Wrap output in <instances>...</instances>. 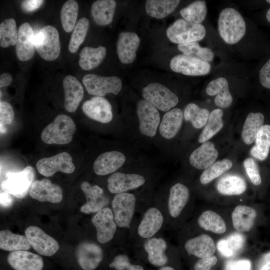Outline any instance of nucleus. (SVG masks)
Returning a JSON list of instances; mask_svg holds the SVG:
<instances>
[{
    "label": "nucleus",
    "mask_w": 270,
    "mask_h": 270,
    "mask_svg": "<svg viewBox=\"0 0 270 270\" xmlns=\"http://www.w3.org/2000/svg\"><path fill=\"white\" fill-rule=\"evenodd\" d=\"M217 24L218 39L226 54L228 51L245 60L252 58L253 26L238 8L233 4L224 6L219 13Z\"/></svg>",
    "instance_id": "f257e3e1"
},
{
    "label": "nucleus",
    "mask_w": 270,
    "mask_h": 270,
    "mask_svg": "<svg viewBox=\"0 0 270 270\" xmlns=\"http://www.w3.org/2000/svg\"><path fill=\"white\" fill-rule=\"evenodd\" d=\"M211 74L206 92L208 96H215L214 103L221 109L230 108L234 102L232 86L248 83L250 78L245 66L233 60H228L227 58L222 59L218 65L214 66Z\"/></svg>",
    "instance_id": "f03ea898"
},
{
    "label": "nucleus",
    "mask_w": 270,
    "mask_h": 270,
    "mask_svg": "<svg viewBox=\"0 0 270 270\" xmlns=\"http://www.w3.org/2000/svg\"><path fill=\"white\" fill-rule=\"evenodd\" d=\"M168 224V218L163 200L146 204L137 220L129 238L134 246L161 235Z\"/></svg>",
    "instance_id": "7ed1b4c3"
},
{
    "label": "nucleus",
    "mask_w": 270,
    "mask_h": 270,
    "mask_svg": "<svg viewBox=\"0 0 270 270\" xmlns=\"http://www.w3.org/2000/svg\"><path fill=\"white\" fill-rule=\"evenodd\" d=\"M140 204L136 194L130 192L116 194L111 200L110 208L116 222L126 238L136 222L137 214H141L146 204Z\"/></svg>",
    "instance_id": "20e7f679"
},
{
    "label": "nucleus",
    "mask_w": 270,
    "mask_h": 270,
    "mask_svg": "<svg viewBox=\"0 0 270 270\" xmlns=\"http://www.w3.org/2000/svg\"><path fill=\"white\" fill-rule=\"evenodd\" d=\"M211 32L204 24H194L180 18L168 28L166 36L172 43L179 45L198 42L208 38Z\"/></svg>",
    "instance_id": "39448f33"
},
{
    "label": "nucleus",
    "mask_w": 270,
    "mask_h": 270,
    "mask_svg": "<svg viewBox=\"0 0 270 270\" xmlns=\"http://www.w3.org/2000/svg\"><path fill=\"white\" fill-rule=\"evenodd\" d=\"M76 130V124L70 117L60 114L42 130L41 138L48 144H66L72 142Z\"/></svg>",
    "instance_id": "423d86ee"
},
{
    "label": "nucleus",
    "mask_w": 270,
    "mask_h": 270,
    "mask_svg": "<svg viewBox=\"0 0 270 270\" xmlns=\"http://www.w3.org/2000/svg\"><path fill=\"white\" fill-rule=\"evenodd\" d=\"M92 224L96 229L98 243L100 244H110L118 236L126 240L118 228L110 206L94 214L92 218Z\"/></svg>",
    "instance_id": "0eeeda50"
},
{
    "label": "nucleus",
    "mask_w": 270,
    "mask_h": 270,
    "mask_svg": "<svg viewBox=\"0 0 270 270\" xmlns=\"http://www.w3.org/2000/svg\"><path fill=\"white\" fill-rule=\"evenodd\" d=\"M34 178V170L30 166L20 172H8L6 179L1 182V188L4 192L22 199L30 190Z\"/></svg>",
    "instance_id": "6e6552de"
},
{
    "label": "nucleus",
    "mask_w": 270,
    "mask_h": 270,
    "mask_svg": "<svg viewBox=\"0 0 270 270\" xmlns=\"http://www.w3.org/2000/svg\"><path fill=\"white\" fill-rule=\"evenodd\" d=\"M35 48L40 57L46 61L56 60L60 53V36L56 28L48 26L35 36Z\"/></svg>",
    "instance_id": "1a4fd4ad"
},
{
    "label": "nucleus",
    "mask_w": 270,
    "mask_h": 270,
    "mask_svg": "<svg viewBox=\"0 0 270 270\" xmlns=\"http://www.w3.org/2000/svg\"><path fill=\"white\" fill-rule=\"evenodd\" d=\"M214 66L210 63L183 54L174 56L170 62L171 70L189 76H204L212 74Z\"/></svg>",
    "instance_id": "9d476101"
},
{
    "label": "nucleus",
    "mask_w": 270,
    "mask_h": 270,
    "mask_svg": "<svg viewBox=\"0 0 270 270\" xmlns=\"http://www.w3.org/2000/svg\"><path fill=\"white\" fill-rule=\"evenodd\" d=\"M142 95L146 101L158 110L168 112L179 102L178 96L166 86L152 82L142 89Z\"/></svg>",
    "instance_id": "9b49d317"
},
{
    "label": "nucleus",
    "mask_w": 270,
    "mask_h": 270,
    "mask_svg": "<svg viewBox=\"0 0 270 270\" xmlns=\"http://www.w3.org/2000/svg\"><path fill=\"white\" fill-rule=\"evenodd\" d=\"M190 198V190L184 184L178 182L171 186L167 199L164 201L168 224L180 218L187 207Z\"/></svg>",
    "instance_id": "f8f14e48"
},
{
    "label": "nucleus",
    "mask_w": 270,
    "mask_h": 270,
    "mask_svg": "<svg viewBox=\"0 0 270 270\" xmlns=\"http://www.w3.org/2000/svg\"><path fill=\"white\" fill-rule=\"evenodd\" d=\"M134 248L143 252L149 263L154 266L162 268L168 263V253L170 247L168 240L161 235L134 246Z\"/></svg>",
    "instance_id": "ddd939ff"
},
{
    "label": "nucleus",
    "mask_w": 270,
    "mask_h": 270,
    "mask_svg": "<svg viewBox=\"0 0 270 270\" xmlns=\"http://www.w3.org/2000/svg\"><path fill=\"white\" fill-rule=\"evenodd\" d=\"M82 82L88 93L96 96L103 97L108 94L117 95L122 88V80L116 76L89 74L84 76Z\"/></svg>",
    "instance_id": "4468645a"
},
{
    "label": "nucleus",
    "mask_w": 270,
    "mask_h": 270,
    "mask_svg": "<svg viewBox=\"0 0 270 270\" xmlns=\"http://www.w3.org/2000/svg\"><path fill=\"white\" fill-rule=\"evenodd\" d=\"M25 234L31 247L40 255L52 256L60 249L58 242L39 227H28Z\"/></svg>",
    "instance_id": "2eb2a0df"
},
{
    "label": "nucleus",
    "mask_w": 270,
    "mask_h": 270,
    "mask_svg": "<svg viewBox=\"0 0 270 270\" xmlns=\"http://www.w3.org/2000/svg\"><path fill=\"white\" fill-rule=\"evenodd\" d=\"M146 183V178L142 174L116 172L108 178V188L110 193L116 195L137 190Z\"/></svg>",
    "instance_id": "dca6fc26"
},
{
    "label": "nucleus",
    "mask_w": 270,
    "mask_h": 270,
    "mask_svg": "<svg viewBox=\"0 0 270 270\" xmlns=\"http://www.w3.org/2000/svg\"><path fill=\"white\" fill-rule=\"evenodd\" d=\"M36 168L38 172L46 177H50L58 172L70 174L75 170L72 158L66 152L40 160Z\"/></svg>",
    "instance_id": "f3484780"
},
{
    "label": "nucleus",
    "mask_w": 270,
    "mask_h": 270,
    "mask_svg": "<svg viewBox=\"0 0 270 270\" xmlns=\"http://www.w3.org/2000/svg\"><path fill=\"white\" fill-rule=\"evenodd\" d=\"M136 112L140 132L145 136L154 137L160 121L158 110L148 102L142 100L138 102Z\"/></svg>",
    "instance_id": "a211bd4d"
},
{
    "label": "nucleus",
    "mask_w": 270,
    "mask_h": 270,
    "mask_svg": "<svg viewBox=\"0 0 270 270\" xmlns=\"http://www.w3.org/2000/svg\"><path fill=\"white\" fill-rule=\"evenodd\" d=\"M104 250L98 243L86 241L79 244L76 252L78 263L83 270H96L102 262Z\"/></svg>",
    "instance_id": "6ab92c4d"
},
{
    "label": "nucleus",
    "mask_w": 270,
    "mask_h": 270,
    "mask_svg": "<svg viewBox=\"0 0 270 270\" xmlns=\"http://www.w3.org/2000/svg\"><path fill=\"white\" fill-rule=\"evenodd\" d=\"M81 189L86 198V202L80 208V212L86 214H96L110 204V198L104 190L98 185L92 186L88 182L81 184Z\"/></svg>",
    "instance_id": "aec40b11"
},
{
    "label": "nucleus",
    "mask_w": 270,
    "mask_h": 270,
    "mask_svg": "<svg viewBox=\"0 0 270 270\" xmlns=\"http://www.w3.org/2000/svg\"><path fill=\"white\" fill-rule=\"evenodd\" d=\"M30 194L33 199L42 202L58 204L63 198L61 188L52 184L47 178L34 181L30 188Z\"/></svg>",
    "instance_id": "412c9836"
},
{
    "label": "nucleus",
    "mask_w": 270,
    "mask_h": 270,
    "mask_svg": "<svg viewBox=\"0 0 270 270\" xmlns=\"http://www.w3.org/2000/svg\"><path fill=\"white\" fill-rule=\"evenodd\" d=\"M82 109L89 118L102 124L110 123L113 119L112 106L103 97L94 96L86 101Z\"/></svg>",
    "instance_id": "4be33fe9"
},
{
    "label": "nucleus",
    "mask_w": 270,
    "mask_h": 270,
    "mask_svg": "<svg viewBox=\"0 0 270 270\" xmlns=\"http://www.w3.org/2000/svg\"><path fill=\"white\" fill-rule=\"evenodd\" d=\"M140 39L136 34L122 32L117 42V54L120 60L124 64L132 63L136 57Z\"/></svg>",
    "instance_id": "5701e85b"
},
{
    "label": "nucleus",
    "mask_w": 270,
    "mask_h": 270,
    "mask_svg": "<svg viewBox=\"0 0 270 270\" xmlns=\"http://www.w3.org/2000/svg\"><path fill=\"white\" fill-rule=\"evenodd\" d=\"M126 160L124 154L118 151H111L100 155L94 164V173L98 176L113 174L120 169Z\"/></svg>",
    "instance_id": "b1692460"
},
{
    "label": "nucleus",
    "mask_w": 270,
    "mask_h": 270,
    "mask_svg": "<svg viewBox=\"0 0 270 270\" xmlns=\"http://www.w3.org/2000/svg\"><path fill=\"white\" fill-rule=\"evenodd\" d=\"M184 248L189 255L200 259L212 256L216 251L214 240L206 234L187 239L184 244Z\"/></svg>",
    "instance_id": "393cba45"
},
{
    "label": "nucleus",
    "mask_w": 270,
    "mask_h": 270,
    "mask_svg": "<svg viewBox=\"0 0 270 270\" xmlns=\"http://www.w3.org/2000/svg\"><path fill=\"white\" fill-rule=\"evenodd\" d=\"M7 260L14 270H42L44 266L40 256L27 250L11 252Z\"/></svg>",
    "instance_id": "a878e982"
},
{
    "label": "nucleus",
    "mask_w": 270,
    "mask_h": 270,
    "mask_svg": "<svg viewBox=\"0 0 270 270\" xmlns=\"http://www.w3.org/2000/svg\"><path fill=\"white\" fill-rule=\"evenodd\" d=\"M34 41L35 36L31 26L27 22L22 24L18 30L16 47L19 60L26 62L32 59L36 48Z\"/></svg>",
    "instance_id": "bb28decb"
},
{
    "label": "nucleus",
    "mask_w": 270,
    "mask_h": 270,
    "mask_svg": "<svg viewBox=\"0 0 270 270\" xmlns=\"http://www.w3.org/2000/svg\"><path fill=\"white\" fill-rule=\"evenodd\" d=\"M63 86L65 97V108L69 112H74L83 99L84 88L79 80L70 75L64 78Z\"/></svg>",
    "instance_id": "cd10ccee"
},
{
    "label": "nucleus",
    "mask_w": 270,
    "mask_h": 270,
    "mask_svg": "<svg viewBox=\"0 0 270 270\" xmlns=\"http://www.w3.org/2000/svg\"><path fill=\"white\" fill-rule=\"evenodd\" d=\"M218 156V152L214 144L208 141L192 153L190 162L198 170H206L215 163Z\"/></svg>",
    "instance_id": "c85d7f7f"
},
{
    "label": "nucleus",
    "mask_w": 270,
    "mask_h": 270,
    "mask_svg": "<svg viewBox=\"0 0 270 270\" xmlns=\"http://www.w3.org/2000/svg\"><path fill=\"white\" fill-rule=\"evenodd\" d=\"M184 116L182 110L178 108L166 112L160 126L161 136L167 140L174 138L182 127Z\"/></svg>",
    "instance_id": "c756f323"
},
{
    "label": "nucleus",
    "mask_w": 270,
    "mask_h": 270,
    "mask_svg": "<svg viewBox=\"0 0 270 270\" xmlns=\"http://www.w3.org/2000/svg\"><path fill=\"white\" fill-rule=\"evenodd\" d=\"M116 2L114 0H98L93 3L91 12L95 22L100 26H107L114 20Z\"/></svg>",
    "instance_id": "7c9ffc66"
},
{
    "label": "nucleus",
    "mask_w": 270,
    "mask_h": 270,
    "mask_svg": "<svg viewBox=\"0 0 270 270\" xmlns=\"http://www.w3.org/2000/svg\"><path fill=\"white\" fill-rule=\"evenodd\" d=\"M257 216L256 210L246 206H236L232 214L234 228L240 232H249L253 227Z\"/></svg>",
    "instance_id": "2f4dec72"
},
{
    "label": "nucleus",
    "mask_w": 270,
    "mask_h": 270,
    "mask_svg": "<svg viewBox=\"0 0 270 270\" xmlns=\"http://www.w3.org/2000/svg\"><path fill=\"white\" fill-rule=\"evenodd\" d=\"M106 52V48L102 46L97 48L85 47L80 53L79 65L84 70H94L101 64Z\"/></svg>",
    "instance_id": "473e14b6"
},
{
    "label": "nucleus",
    "mask_w": 270,
    "mask_h": 270,
    "mask_svg": "<svg viewBox=\"0 0 270 270\" xmlns=\"http://www.w3.org/2000/svg\"><path fill=\"white\" fill-rule=\"evenodd\" d=\"M180 2L179 0H148L146 3V12L152 18H164L174 12Z\"/></svg>",
    "instance_id": "72a5a7b5"
},
{
    "label": "nucleus",
    "mask_w": 270,
    "mask_h": 270,
    "mask_svg": "<svg viewBox=\"0 0 270 270\" xmlns=\"http://www.w3.org/2000/svg\"><path fill=\"white\" fill-rule=\"evenodd\" d=\"M31 246L26 236L13 234L8 230L0 232V248L7 252L28 250Z\"/></svg>",
    "instance_id": "f704fd0d"
},
{
    "label": "nucleus",
    "mask_w": 270,
    "mask_h": 270,
    "mask_svg": "<svg viewBox=\"0 0 270 270\" xmlns=\"http://www.w3.org/2000/svg\"><path fill=\"white\" fill-rule=\"evenodd\" d=\"M217 190L224 196H238L245 192L246 184L244 180L238 176H226L218 182Z\"/></svg>",
    "instance_id": "c9c22d12"
},
{
    "label": "nucleus",
    "mask_w": 270,
    "mask_h": 270,
    "mask_svg": "<svg viewBox=\"0 0 270 270\" xmlns=\"http://www.w3.org/2000/svg\"><path fill=\"white\" fill-rule=\"evenodd\" d=\"M180 14L182 18L190 22L204 24L208 14L206 0H196L182 9Z\"/></svg>",
    "instance_id": "e433bc0d"
},
{
    "label": "nucleus",
    "mask_w": 270,
    "mask_h": 270,
    "mask_svg": "<svg viewBox=\"0 0 270 270\" xmlns=\"http://www.w3.org/2000/svg\"><path fill=\"white\" fill-rule=\"evenodd\" d=\"M264 122V116L260 112H252L248 115L242 134V140L246 144L250 145L256 140Z\"/></svg>",
    "instance_id": "4c0bfd02"
},
{
    "label": "nucleus",
    "mask_w": 270,
    "mask_h": 270,
    "mask_svg": "<svg viewBox=\"0 0 270 270\" xmlns=\"http://www.w3.org/2000/svg\"><path fill=\"white\" fill-rule=\"evenodd\" d=\"M256 145L250 150L251 155L260 161L266 160L270 152V126L264 125L258 131Z\"/></svg>",
    "instance_id": "58836bf2"
},
{
    "label": "nucleus",
    "mask_w": 270,
    "mask_h": 270,
    "mask_svg": "<svg viewBox=\"0 0 270 270\" xmlns=\"http://www.w3.org/2000/svg\"><path fill=\"white\" fill-rule=\"evenodd\" d=\"M246 238L242 234L234 233L220 240L217 244L220 254L225 258L236 256L244 248Z\"/></svg>",
    "instance_id": "ea45409f"
},
{
    "label": "nucleus",
    "mask_w": 270,
    "mask_h": 270,
    "mask_svg": "<svg viewBox=\"0 0 270 270\" xmlns=\"http://www.w3.org/2000/svg\"><path fill=\"white\" fill-rule=\"evenodd\" d=\"M178 49L182 54L196 58L211 64L216 58V53L213 49L208 46H202L198 42L179 44Z\"/></svg>",
    "instance_id": "a19ab883"
},
{
    "label": "nucleus",
    "mask_w": 270,
    "mask_h": 270,
    "mask_svg": "<svg viewBox=\"0 0 270 270\" xmlns=\"http://www.w3.org/2000/svg\"><path fill=\"white\" fill-rule=\"evenodd\" d=\"M224 112L221 108L213 110L209 116L207 124L200 134L198 142L204 143L218 134L224 126Z\"/></svg>",
    "instance_id": "79ce46f5"
},
{
    "label": "nucleus",
    "mask_w": 270,
    "mask_h": 270,
    "mask_svg": "<svg viewBox=\"0 0 270 270\" xmlns=\"http://www.w3.org/2000/svg\"><path fill=\"white\" fill-rule=\"evenodd\" d=\"M198 224L206 230L216 234H223L226 231V226L223 218L212 210L202 213L198 218Z\"/></svg>",
    "instance_id": "37998d69"
},
{
    "label": "nucleus",
    "mask_w": 270,
    "mask_h": 270,
    "mask_svg": "<svg viewBox=\"0 0 270 270\" xmlns=\"http://www.w3.org/2000/svg\"><path fill=\"white\" fill-rule=\"evenodd\" d=\"M210 114L208 109L201 108L194 103L188 104L184 113L185 120L190 122L192 126L197 129L202 128L206 125Z\"/></svg>",
    "instance_id": "c03bdc74"
},
{
    "label": "nucleus",
    "mask_w": 270,
    "mask_h": 270,
    "mask_svg": "<svg viewBox=\"0 0 270 270\" xmlns=\"http://www.w3.org/2000/svg\"><path fill=\"white\" fill-rule=\"evenodd\" d=\"M78 12V4L74 0L67 1L62 6L60 20L64 30L67 32H72L76 24Z\"/></svg>",
    "instance_id": "a18cd8bd"
},
{
    "label": "nucleus",
    "mask_w": 270,
    "mask_h": 270,
    "mask_svg": "<svg viewBox=\"0 0 270 270\" xmlns=\"http://www.w3.org/2000/svg\"><path fill=\"white\" fill-rule=\"evenodd\" d=\"M18 31L16 20L13 18L6 19L0 24V46L3 48L16 44Z\"/></svg>",
    "instance_id": "49530a36"
},
{
    "label": "nucleus",
    "mask_w": 270,
    "mask_h": 270,
    "mask_svg": "<svg viewBox=\"0 0 270 270\" xmlns=\"http://www.w3.org/2000/svg\"><path fill=\"white\" fill-rule=\"evenodd\" d=\"M232 162L228 159H224L214 163L206 168L200 178L202 184H206L219 177L232 167Z\"/></svg>",
    "instance_id": "de8ad7c7"
},
{
    "label": "nucleus",
    "mask_w": 270,
    "mask_h": 270,
    "mask_svg": "<svg viewBox=\"0 0 270 270\" xmlns=\"http://www.w3.org/2000/svg\"><path fill=\"white\" fill-rule=\"evenodd\" d=\"M90 26V22L86 18H80L76 23L70 41L68 48L72 54L76 53L84 42Z\"/></svg>",
    "instance_id": "09e8293b"
},
{
    "label": "nucleus",
    "mask_w": 270,
    "mask_h": 270,
    "mask_svg": "<svg viewBox=\"0 0 270 270\" xmlns=\"http://www.w3.org/2000/svg\"><path fill=\"white\" fill-rule=\"evenodd\" d=\"M109 266L114 270H144L142 266L132 264L128 254L122 250L114 256Z\"/></svg>",
    "instance_id": "8fccbe9b"
},
{
    "label": "nucleus",
    "mask_w": 270,
    "mask_h": 270,
    "mask_svg": "<svg viewBox=\"0 0 270 270\" xmlns=\"http://www.w3.org/2000/svg\"><path fill=\"white\" fill-rule=\"evenodd\" d=\"M244 166L252 182L255 186L260 185L262 178L256 162L252 158H248L244 161Z\"/></svg>",
    "instance_id": "3c124183"
},
{
    "label": "nucleus",
    "mask_w": 270,
    "mask_h": 270,
    "mask_svg": "<svg viewBox=\"0 0 270 270\" xmlns=\"http://www.w3.org/2000/svg\"><path fill=\"white\" fill-rule=\"evenodd\" d=\"M14 112L12 107L8 102H0V124L4 126L10 125L12 122Z\"/></svg>",
    "instance_id": "603ef678"
},
{
    "label": "nucleus",
    "mask_w": 270,
    "mask_h": 270,
    "mask_svg": "<svg viewBox=\"0 0 270 270\" xmlns=\"http://www.w3.org/2000/svg\"><path fill=\"white\" fill-rule=\"evenodd\" d=\"M258 78L261 86L270 90V58L260 68Z\"/></svg>",
    "instance_id": "864d4df0"
},
{
    "label": "nucleus",
    "mask_w": 270,
    "mask_h": 270,
    "mask_svg": "<svg viewBox=\"0 0 270 270\" xmlns=\"http://www.w3.org/2000/svg\"><path fill=\"white\" fill-rule=\"evenodd\" d=\"M224 270H252V264L246 259L230 260L226 262Z\"/></svg>",
    "instance_id": "5fc2aeb1"
},
{
    "label": "nucleus",
    "mask_w": 270,
    "mask_h": 270,
    "mask_svg": "<svg viewBox=\"0 0 270 270\" xmlns=\"http://www.w3.org/2000/svg\"><path fill=\"white\" fill-rule=\"evenodd\" d=\"M218 262L216 256L202 258L199 260L194 266V270H211Z\"/></svg>",
    "instance_id": "6e6d98bb"
},
{
    "label": "nucleus",
    "mask_w": 270,
    "mask_h": 270,
    "mask_svg": "<svg viewBox=\"0 0 270 270\" xmlns=\"http://www.w3.org/2000/svg\"><path fill=\"white\" fill-rule=\"evenodd\" d=\"M42 0H26L22 2V8L26 12H32L38 9L44 3Z\"/></svg>",
    "instance_id": "4d7b16f0"
},
{
    "label": "nucleus",
    "mask_w": 270,
    "mask_h": 270,
    "mask_svg": "<svg viewBox=\"0 0 270 270\" xmlns=\"http://www.w3.org/2000/svg\"><path fill=\"white\" fill-rule=\"evenodd\" d=\"M256 270H270V252L264 254L260 258Z\"/></svg>",
    "instance_id": "13d9d810"
},
{
    "label": "nucleus",
    "mask_w": 270,
    "mask_h": 270,
    "mask_svg": "<svg viewBox=\"0 0 270 270\" xmlns=\"http://www.w3.org/2000/svg\"><path fill=\"white\" fill-rule=\"evenodd\" d=\"M14 200L11 195L3 192L0 193V206L3 208H8L13 204Z\"/></svg>",
    "instance_id": "bf43d9fd"
},
{
    "label": "nucleus",
    "mask_w": 270,
    "mask_h": 270,
    "mask_svg": "<svg viewBox=\"0 0 270 270\" xmlns=\"http://www.w3.org/2000/svg\"><path fill=\"white\" fill-rule=\"evenodd\" d=\"M12 82V76L8 73H4L0 76V88L6 87L10 86Z\"/></svg>",
    "instance_id": "052dcab7"
},
{
    "label": "nucleus",
    "mask_w": 270,
    "mask_h": 270,
    "mask_svg": "<svg viewBox=\"0 0 270 270\" xmlns=\"http://www.w3.org/2000/svg\"><path fill=\"white\" fill-rule=\"evenodd\" d=\"M158 270H175L174 268L170 266H166L160 268Z\"/></svg>",
    "instance_id": "680f3d73"
},
{
    "label": "nucleus",
    "mask_w": 270,
    "mask_h": 270,
    "mask_svg": "<svg viewBox=\"0 0 270 270\" xmlns=\"http://www.w3.org/2000/svg\"><path fill=\"white\" fill-rule=\"evenodd\" d=\"M266 18L268 22L270 24V8L267 11L266 14Z\"/></svg>",
    "instance_id": "e2e57ef3"
},
{
    "label": "nucleus",
    "mask_w": 270,
    "mask_h": 270,
    "mask_svg": "<svg viewBox=\"0 0 270 270\" xmlns=\"http://www.w3.org/2000/svg\"><path fill=\"white\" fill-rule=\"evenodd\" d=\"M0 132L4 134L6 132V128L4 126L0 124Z\"/></svg>",
    "instance_id": "0e129e2a"
},
{
    "label": "nucleus",
    "mask_w": 270,
    "mask_h": 270,
    "mask_svg": "<svg viewBox=\"0 0 270 270\" xmlns=\"http://www.w3.org/2000/svg\"><path fill=\"white\" fill-rule=\"evenodd\" d=\"M266 2L267 3L270 4V0H266Z\"/></svg>",
    "instance_id": "69168bd1"
}]
</instances>
